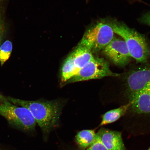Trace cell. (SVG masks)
I'll return each mask as SVG.
<instances>
[{
  "label": "cell",
  "instance_id": "1",
  "mask_svg": "<svg viewBox=\"0 0 150 150\" xmlns=\"http://www.w3.org/2000/svg\"><path fill=\"white\" fill-rule=\"evenodd\" d=\"M9 102L29 110L42 130L47 132L59 121L62 105L59 101H28L6 97Z\"/></svg>",
  "mask_w": 150,
  "mask_h": 150
},
{
  "label": "cell",
  "instance_id": "2",
  "mask_svg": "<svg viewBox=\"0 0 150 150\" xmlns=\"http://www.w3.org/2000/svg\"><path fill=\"white\" fill-rule=\"evenodd\" d=\"M107 22L114 33L125 41L131 57L139 63H146L150 56V49L145 37L122 22L115 21Z\"/></svg>",
  "mask_w": 150,
  "mask_h": 150
},
{
  "label": "cell",
  "instance_id": "3",
  "mask_svg": "<svg viewBox=\"0 0 150 150\" xmlns=\"http://www.w3.org/2000/svg\"><path fill=\"white\" fill-rule=\"evenodd\" d=\"M0 115L12 126L21 130L30 132L35 129L36 121L29 110L13 104L3 96L0 100Z\"/></svg>",
  "mask_w": 150,
  "mask_h": 150
},
{
  "label": "cell",
  "instance_id": "4",
  "mask_svg": "<svg viewBox=\"0 0 150 150\" xmlns=\"http://www.w3.org/2000/svg\"><path fill=\"white\" fill-rule=\"evenodd\" d=\"M112 27L107 22H101L86 31L80 44L92 52L102 50L114 37Z\"/></svg>",
  "mask_w": 150,
  "mask_h": 150
},
{
  "label": "cell",
  "instance_id": "5",
  "mask_svg": "<svg viewBox=\"0 0 150 150\" xmlns=\"http://www.w3.org/2000/svg\"><path fill=\"white\" fill-rule=\"evenodd\" d=\"M120 74L110 70L109 65L103 58L94 57L78 71L77 74L69 80V83H74L90 80L100 79L107 76L117 77Z\"/></svg>",
  "mask_w": 150,
  "mask_h": 150
},
{
  "label": "cell",
  "instance_id": "6",
  "mask_svg": "<svg viewBox=\"0 0 150 150\" xmlns=\"http://www.w3.org/2000/svg\"><path fill=\"white\" fill-rule=\"evenodd\" d=\"M126 78V86L130 100L150 86V66L141 67L130 71Z\"/></svg>",
  "mask_w": 150,
  "mask_h": 150
},
{
  "label": "cell",
  "instance_id": "7",
  "mask_svg": "<svg viewBox=\"0 0 150 150\" xmlns=\"http://www.w3.org/2000/svg\"><path fill=\"white\" fill-rule=\"evenodd\" d=\"M102 51L112 63L120 67L128 64L131 57L125 41L115 37Z\"/></svg>",
  "mask_w": 150,
  "mask_h": 150
},
{
  "label": "cell",
  "instance_id": "8",
  "mask_svg": "<svg viewBox=\"0 0 150 150\" xmlns=\"http://www.w3.org/2000/svg\"><path fill=\"white\" fill-rule=\"evenodd\" d=\"M97 134L108 150H126L120 132L102 129Z\"/></svg>",
  "mask_w": 150,
  "mask_h": 150
},
{
  "label": "cell",
  "instance_id": "9",
  "mask_svg": "<svg viewBox=\"0 0 150 150\" xmlns=\"http://www.w3.org/2000/svg\"><path fill=\"white\" fill-rule=\"evenodd\" d=\"M130 108L139 114H150V86L142 90L130 100Z\"/></svg>",
  "mask_w": 150,
  "mask_h": 150
},
{
  "label": "cell",
  "instance_id": "10",
  "mask_svg": "<svg viewBox=\"0 0 150 150\" xmlns=\"http://www.w3.org/2000/svg\"><path fill=\"white\" fill-rule=\"evenodd\" d=\"M72 54L75 66L78 72L94 57L91 50L81 44H79Z\"/></svg>",
  "mask_w": 150,
  "mask_h": 150
},
{
  "label": "cell",
  "instance_id": "11",
  "mask_svg": "<svg viewBox=\"0 0 150 150\" xmlns=\"http://www.w3.org/2000/svg\"><path fill=\"white\" fill-rule=\"evenodd\" d=\"M131 102L122 106L119 108L112 110L105 113L102 116L100 126L114 122L119 120L130 108Z\"/></svg>",
  "mask_w": 150,
  "mask_h": 150
},
{
  "label": "cell",
  "instance_id": "12",
  "mask_svg": "<svg viewBox=\"0 0 150 150\" xmlns=\"http://www.w3.org/2000/svg\"><path fill=\"white\" fill-rule=\"evenodd\" d=\"M78 72V71L75 66L73 56L71 53L65 60L62 67L61 73L62 81H68Z\"/></svg>",
  "mask_w": 150,
  "mask_h": 150
},
{
  "label": "cell",
  "instance_id": "13",
  "mask_svg": "<svg viewBox=\"0 0 150 150\" xmlns=\"http://www.w3.org/2000/svg\"><path fill=\"white\" fill-rule=\"evenodd\" d=\"M96 134L91 130H84L80 131L76 135V139L78 145L83 149H87L91 145Z\"/></svg>",
  "mask_w": 150,
  "mask_h": 150
},
{
  "label": "cell",
  "instance_id": "14",
  "mask_svg": "<svg viewBox=\"0 0 150 150\" xmlns=\"http://www.w3.org/2000/svg\"><path fill=\"white\" fill-rule=\"evenodd\" d=\"M13 50L12 43L7 40L0 46V63L1 66L9 59Z\"/></svg>",
  "mask_w": 150,
  "mask_h": 150
},
{
  "label": "cell",
  "instance_id": "15",
  "mask_svg": "<svg viewBox=\"0 0 150 150\" xmlns=\"http://www.w3.org/2000/svg\"><path fill=\"white\" fill-rule=\"evenodd\" d=\"M86 150H108L102 143L97 134L94 139Z\"/></svg>",
  "mask_w": 150,
  "mask_h": 150
},
{
  "label": "cell",
  "instance_id": "16",
  "mask_svg": "<svg viewBox=\"0 0 150 150\" xmlns=\"http://www.w3.org/2000/svg\"><path fill=\"white\" fill-rule=\"evenodd\" d=\"M3 25L1 16H0V46H1L3 33Z\"/></svg>",
  "mask_w": 150,
  "mask_h": 150
},
{
  "label": "cell",
  "instance_id": "17",
  "mask_svg": "<svg viewBox=\"0 0 150 150\" xmlns=\"http://www.w3.org/2000/svg\"><path fill=\"white\" fill-rule=\"evenodd\" d=\"M2 96L1 95V94H0V100H1V98Z\"/></svg>",
  "mask_w": 150,
  "mask_h": 150
},
{
  "label": "cell",
  "instance_id": "18",
  "mask_svg": "<svg viewBox=\"0 0 150 150\" xmlns=\"http://www.w3.org/2000/svg\"><path fill=\"white\" fill-rule=\"evenodd\" d=\"M148 150H150V148H149V149H148Z\"/></svg>",
  "mask_w": 150,
  "mask_h": 150
},
{
  "label": "cell",
  "instance_id": "19",
  "mask_svg": "<svg viewBox=\"0 0 150 150\" xmlns=\"http://www.w3.org/2000/svg\"><path fill=\"white\" fill-rule=\"evenodd\" d=\"M0 150H2L1 149H0Z\"/></svg>",
  "mask_w": 150,
  "mask_h": 150
}]
</instances>
